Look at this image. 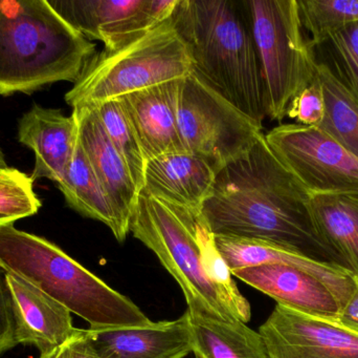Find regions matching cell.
Wrapping results in <instances>:
<instances>
[{"label":"cell","instance_id":"d6986e66","mask_svg":"<svg viewBox=\"0 0 358 358\" xmlns=\"http://www.w3.org/2000/svg\"><path fill=\"white\" fill-rule=\"evenodd\" d=\"M215 241L231 271L266 264L298 267L327 284L340 298L343 306L355 291V277L338 265L320 262L268 242L224 237H215Z\"/></svg>","mask_w":358,"mask_h":358},{"label":"cell","instance_id":"cb8c5ba5","mask_svg":"<svg viewBox=\"0 0 358 358\" xmlns=\"http://www.w3.org/2000/svg\"><path fill=\"white\" fill-rule=\"evenodd\" d=\"M92 109L96 111L109 140L125 161L132 180L141 193L144 188L148 160L123 102L117 99Z\"/></svg>","mask_w":358,"mask_h":358},{"label":"cell","instance_id":"8992f818","mask_svg":"<svg viewBox=\"0 0 358 358\" xmlns=\"http://www.w3.org/2000/svg\"><path fill=\"white\" fill-rule=\"evenodd\" d=\"M192 61L171 18L129 43L96 54L65 95L75 109H94L108 101L166 82L183 80Z\"/></svg>","mask_w":358,"mask_h":358},{"label":"cell","instance_id":"5b68a950","mask_svg":"<svg viewBox=\"0 0 358 358\" xmlns=\"http://www.w3.org/2000/svg\"><path fill=\"white\" fill-rule=\"evenodd\" d=\"M0 270L23 280L85 319L90 329L142 327L152 323L131 300L109 287L58 246L19 230L14 222L0 225Z\"/></svg>","mask_w":358,"mask_h":358},{"label":"cell","instance_id":"9a60e30c","mask_svg":"<svg viewBox=\"0 0 358 358\" xmlns=\"http://www.w3.org/2000/svg\"><path fill=\"white\" fill-rule=\"evenodd\" d=\"M73 113L77 118L80 144L113 205L122 229L128 235L140 191L123 158L109 140L96 111L75 109Z\"/></svg>","mask_w":358,"mask_h":358},{"label":"cell","instance_id":"1f68e13d","mask_svg":"<svg viewBox=\"0 0 358 358\" xmlns=\"http://www.w3.org/2000/svg\"><path fill=\"white\" fill-rule=\"evenodd\" d=\"M6 158H4L3 153L0 149V167H6Z\"/></svg>","mask_w":358,"mask_h":358},{"label":"cell","instance_id":"9c48e42d","mask_svg":"<svg viewBox=\"0 0 358 358\" xmlns=\"http://www.w3.org/2000/svg\"><path fill=\"white\" fill-rule=\"evenodd\" d=\"M265 139L311 195L358 193V158L321 128L281 124Z\"/></svg>","mask_w":358,"mask_h":358},{"label":"cell","instance_id":"f546056e","mask_svg":"<svg viewBox=\"0 0 358 358\" xmlns=\"http://www.w3.org/2000/svg\"><path fill=\"white\" fill-rule=\"evenodd\" d=\"M58 358H103L90 342L87 329H79L77 334L58 350Z\"/></svg>","mask_w":358,"mask_h":358},{"label":"cell","instance_id":"30bf717a","mask_svg":"<svg viewBox=\"0 0 358 358\" xmlns=\"http://www.w3.org/2000/svg\"><path fill=\"white\" fill-rule=\"evenodd\" d=\"M55 11L86 39L105 50L129 43L169 20L178 0H48Z\"/></svg>","mask_w":358,"mask_h":358},{"label":"cell","instance_id":"8fae6325","mask_svg":"<svg viewBox=\"0 0 358 358\" xmlns=\"http://www.w3.org/2000/svg\"><path fill=\"white\" fill-rule=\"evenodd\" d=\"M259 333L268 358H358V332L280 304Z\"/></svg>","mask_w":358,"mask_h":358},{"label":"cell","instance_id":"5bb4252c","mask_svg":"<svg viewBox=\"0 0 358 358\" xmlns=\"http://www.w3.org/2000/svg\"><path fill=\"white\" fill-rule=\"evenodd\" d=\"M79 137L77 118L60 109L34 104L18 122L17 139L35 153L34 182L40 179L62 181L71 163Z\"/></svg>","mask_w":358,"mask_h":358},{"label":"cell","instance_id":"7c38bea8","mask_svg":"<svg viewBox=\"0 0 358 358\" xmlns=\"http://www.w3.org/2000/svg\"><path fill=\"white\" fill-rule=\"evenodd\" d=\"M231 273L277 304L311 317L336 321L342 309V302L327 284L298 267L266 264L235 269Z\"/></svg>","mask_w":358,"mask_h":358},{"label":"cell","instance_id":"836d02e7","mask_svg":"<svg viewBox=\"0 0 358 358\" xmlns=\"http://www.w3.org/2000/svg\"><path fill=\"white\" fill-rule=\"evenodd\" d=\"M10 222H14V221L10 220V219L4 218V216H0V225L6 224V223Z\"/></svg>","mask_w":358,"mask_h":358},{"label":"cell","instance_id":"ac0fdd59","mask_svg":"<svg viewBox=\"0 0 358 358\" xmlns=\"http://www.w3.org/2000/svg\"><path fill=\"white\" fill-rule=\"evenodd\" d=\"M215 179L216 172L204 160L187 151H178L149 160L142 191L201 212L212 193Z\"/></svg>","mask_w":358,"mask_h":358},{"label":"cell","instance_id":"277c9868","mask_svg":"<svg viewBox=\"0 0 358 358\" xmlns=\"http://www.w3.org/2000/svg\"><path fill=\"white\" fill-rule=\"evenodd\" d=\"M96 50L48 0H0V96L75 84Z\"/></svg>","mask_w":358,"mask_h":358},{"label":"cell","instance_id":"6da1fadb","mask_svg":"<svg viewBox=\"0 0 358 358\" xmlns=\"http://www.w3.org/2000/svg\"><path fill=\"white\" fill-rule=\"evenodd\" d=\"M310 200L262 134L248 153L217 172L201 214L215 237L268 242L338 265L317 233Z\"/></svg>","mask_w":358,"mask_h":358},{"label":"cell","instance_id":"ba28073f","mask_svg":"<svg viewBox=\"0 0 358 358\" xmlns=\"http://www.w3.org/2000/svg\"><path fill=\"white\" fill-rule=\"evenodd\" d=\"M178 128L185 151L201 158L216 174L248 153L263 134L262 125L193 71L181 83Z\"/></svg>","mask_w":358,"mask_h":358},{"label":"cell","instance_id":"52a82bcc","mask_svg":"<svg viewBox=\"0 0 358 358\" xmlns=\"http://www.w3.org/2000/svg\"><path fill=\"white\" fill-rule=\"evenodd\" d=\"M260 61L266 116L286 118L292 99L317 77V59L298 0H243Z\"/></svg>","mask_w":358,"mask_h":358},{"label":"cell","instance_id":"4fadbf2b","mask_svg":"<svg viewBox=\"0 0 358 358\" xmlns=\"http://www.w3.org/2000/svg\"><path fill=\"white\" fill-rule=\"evenodd\" d=\"M17 345L34 346L40 355L58 350L77 334L71 311L34 286L6 275Z\"/></svg>","mask_w":358,"mask_h":358},{"label":"cell","instance_id":"44dd1931","mask_svg":"<svg viewBox=\"0 0 358 358\" xmlns=\"http://www.w3.org/2000/svg\"><path fill=\"white\" fill-rule=\"evenodd\" d=\"M187 312L196 358H268L262 336L246 324Z\"/></svg>","mask_w":358,"mask_h":358},{"label":"cell","instance_id":"3957f363","mask_svg":"<svg viewBox=\"0 0 358 358\" xmlns=\"http://www.w3.org/2000/svg\"><path fill=\"white\" fill-rule=\"evenodd\" d=\"M171 20L192 71L263 126L264 84L243 0H178Z\"/></svg>","mask_w":358,"mask_h":358},{"label":"cell","instance_id":"7402d4cb","mask_svg":"<svg viewBox=\"0 0 358 358\" xmlns=\"http://www.w3.org/2000/svg\"><path fill=\"white\" fill-rule=\"evenodd\" d=\"M58 187L69 207L85 218L103 223L117 241H125L127 235L80 144L79 137L71 163Z\"/></svg>","mask_w":358,"mask_h":358},{"label":"cell","instance_id":"603a6c76","mask_svg":"<svg viewBox=\"0 0 358 358\" xmlns=\"http://www.w3.org/2000/svg\"><path fill=\"white\" fill-rule=\"evenodd\" d=\"M317 73L325 104L319 128L358 158V103L323 61L317 60Z\"/></svg>","mask_w":358,"mask_h":358},{"label":"cell","instance_id":"e0dca14e","mask_svg":"<svg viewBox=\"0 0 358 358\" xmlns=\"http://www.w3.org/2000/svg\"><path fill=\"white\" fill-rule=\"evenodd\" d=\"M181 83L166 82L121 98L148 161L185 151L178 128Z\"/></svg>","mask_w":358,"mask_h":358},{"label":"cell","instance_id":"d4e9b609","mask_svg":"<svg viewBox=\"0 0 358 358\" xmlns=\"http://www.w3.org/2000/svg\"><path fill=\"white\" fill-rule=\"evenodd\" d=\"M309 41L317 48L331 32L358 22V0H298Z\"/></svg>","mask_w":358,"mask_h":358},{"label":"cell","instance_id":"4316f807","mask_svg":"<svg viewBox=\"0 0 358 358\" xmlns=\"http://www.w3.org/2000/svg\"><path fill=\"white\" fill-rule=\"evenodd\" d=\"M42 203L31 176L12 167H0V216L16 221L34 216Z\"/></svg>","mask_w":358,"mask_h":358},{"label":"cell","instance_id":"7a4b0ae2","mask_svg":"<svg viewBox=\"0 0 358 358\" xmlns=\"http://www.w3.org/2000/svg\"><path fill=\"white\" fill-rule=\"evenodd\" d=\"M129 230L178 282L191 315L250 322V303L238 290L201 212L142 191Z\"/></svg>","mask_w":358,"mask_h":358},{"label":"cell","instance_id":"484cf974","mask_svg":"<svg viewBox=\"0 0 358 358\" xmlns=\"http://www.w3.org/2000/svg\"><path fill=\"white\" fill-rule=\"evenodd\" d=\"M317 48H326V63L358 103V22L331 32Z\"/></svg>","mask_w":358,"mask_h":358},{"label":"cell","instance_id":"83f0119b","mask_svg":"<svg viewBox=\"0 0 358 358\" xmlns=\"http://www.w3.org/2000/svg\"><path fill=\"white\" fill-rule=\"evenodd\" d=\"M325 113L323 90L317 77L306 88H303L290 103L286 117L296 120V124L319 128Z\"/></svg>","mask_w":358,"mask_h":358},{"label":"cell","instance_id":"2e32d148","mask_svg":"<svg viewBox=\"0 0 358 358\" xmlns=\"http://www.w3.org/2000/svg\"><path fill=\"white\" fill-rule=\"evenodd\" d=\"M87 332L92 346L103 358H185L192 352L187 312L176 321Z\"/></svg>","mask_w":358,"mask_h":358},{"label":"cell","instance_id":"d6a6232c","mask_svg":"<svg viewBox=\"0 0 358 358\" xmlns=\"http://www.w3.org/2000/svg\"><path fill=\"white\" fill-rule=\"evenodd\" d=\"M58 350L54 351V352L50 353V354L40 355L39 358H58Z\"/></svg>","mask_w":358,"mask_h":358},{"label":"cell","instance_id":"4dcf8cb0","mask_svg":"<svg viewBox=\"0 0 358 358\" xmlns=\"http://www.w3.org/2000/svg\"><path fill=\"white\" fill-rule=\"evenodd\" d=\"M355 291L341 309L340 315L336 321L348 329L358 332V279L355 277Z\"/></svg>","mask_w":358,"mask_h":358},{"label":"cell","instance_id":"f1b7e54d","mask_svg":"<svg viewBox=\"0 0 358 358\" xmlns=\"http://www.w3.org/2000/svg\"><path fill=\"white\" fill-rule=\"evenodd\" d=\"M18 346L15 322L4 273L0 270V355Z\"/></svg>","mask_w":358,"mask_h":358},{"label":"cell","instance_id":"ffe728a7","mask_svg":"<svg viewBox=\"0 0 358 358\" xmlns=\"http://www.w3.org/2000/svg\"><path fill=\"white\" fill-rule=\"evenodd\" d=\"M310 209L338 266L358 279V193L311 195Z\"/></svg>","mask_w":358,"mask_h":358}]
</instances>
